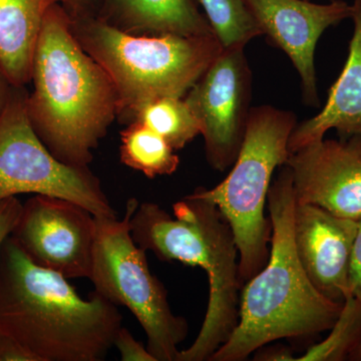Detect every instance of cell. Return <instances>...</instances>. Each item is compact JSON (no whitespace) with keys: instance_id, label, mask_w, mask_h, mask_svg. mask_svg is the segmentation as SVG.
Segmentation results:
<instances>
[{"instance_id":"obj_2","label":"cell","mask_w":361,"mask_h":361,"mask_svg":"<svg viewBox=\"0 0 361 361\" xmlns=\"http://www.w3.org/2000/svg\"><path fill=\"white\" fill-rule=\"evenodd\" d=\"M32 80L27 111L35 133L58 160L87 167L92 149L118 115V92L106 71L78 44L63 4H54L45 16Z\"/></svg>"},{"instance_id":"obj_3","label":"cell","mask_w":361,"mask_h":361,"mask_svg":"<svg viewBox=\"0 0 361 361\" xmlns=\"http://www.w3.org/2000/svg\"><path fill=\"white\" fill-rule=\"evenodd\" d=\"M269 258L241 289L239 322L209 361H243L282 338H310L334 326L343 303L329 300L311 283L293 241L295 197L292 173L284 165L268 193Z\"/></svg>"},{"instance_id":"obj_4","label":"cell","mask_w":361,"mask_h":361,"mask_svg":"<svg viewBox=\"0 0 361 361\" xmlns=\"http://www.w3.org/2000/svg\"><path fill=\"white\" fill-rule=\"evenodd\" d=\"M174 216L151 202L139 204L130 219L133 239L165 262L199 266L209 280L203 324L193 344L177 361L210 360L239 322V251L231 226L216 204L198 192L173 205Z\"/></svg>"},{"instance_id":"obj_24","label":"cell","mask_w":361,"mask_h":361,"mask_svg":"<svg viewBox=\"0 0 361 361\" xmlns=\"http://www.w3.org/2000/svg\"><path fill=\"white\" fill-rule=\"evenodd\" d=\"M0 361H37L13 337L0 331Z\"/></svg>"},{"instance_id":"obj_1","label":"cell","mask_w":361,"mask_h":361,"mask_svg":"<svg viewBox=\"0 0 361 361\" xmlns=\"http://www.w3.org/2000/svg\"><path fill=\"white\" fill-rule=\"evenodd\" d=\"M68 280L7 237L0 247V331L37 361H103L123 316L97 291L82 298Z\"/></svg>"},{"instance_id":"obj_12","label":"cell","mask_w":361,"mask_h":361,"mask_svg":"<svg viewBox=\"0 0 361 361\" xmlns=\"http://www.w3.org/2000/svg\"><path fill=\"white\" fill-rule=\"evenodd\" d=\"M263 35L289 56L302 82L303 99L319 106L314 54L327 28L351 18L353 6L343 0L316 4L310 0H247Z\"/></svg>"},{"instance_id":"obj_22","label":"cell","mask_w":361,"mask_h":361,"mask_svg":"<svg viewBox=\"0 0 361 361\" xmlns=\"http://www.w3.org/2000/svg\"><path fill=\"white\" fill-rule=\"evenodd\" d=\"M23 203L18 197H11L0 202V247L11 236L20 219Z\"/></svg>"},{"instance_id":"obj_10","label":"cell","mask_w":361,"mask_h":361,"mask_svg":"<svg viewBox=\"0 0 361 361\" xmlns=\"http://www.w3.org/2000/svg\"><path fill=\"white\" fill-rule=\"evenodd\" d=\"M96 218L75 202L33 195L11 236L33 262L68 279L92 276Z\"/></svg>"},{"instance_id":"obj_8","label":"cell","mask_w":361,"mask_h":361,"mask_svg":"<svg viewBox=\"0 0 361 361\" xmlns=\"http://www.w3.org/2000/svg\"><path fill=\"white\" fill-rule=\"evenodd\" d=\"M28 94L25 87H14L0 116V202L20 194L47 195L75 202L94 217H116L89 167L66 165L44 146L28 116Z\"/></svg>"},{"instance_id":"obj_13","label":"cell","mask_w":361,"mask_h":361,"mask_svg":"<svg viewBox=\"0 0 361 361\" xmlns=\"http://www.w3.org/2000/svg\"><path fill=\"white\" fill-rule=\"evenodd\" d=\"M357 221L338 217L314 205L295 204L293 241L311 283L337 303L351 296L349 268Z\"/></svg>"},{"instance_id":"obj_15","label":"cell","mask_w":361,"mask_h":361,"mask_svg":"<svg viewBox=\"0 0 361 361\" xmlns=\"http://www.w3.org/2000/svg\"><path fill=\"white\" fill-rule=\"evenodd\" d=\"M101 18L134 35H215L196 0H104Z\"/></svg>"},{"instance_id":"obj_27","label":"cell","mask_w":361,"mask_h":361,"mask_svg":"<svg viewBox=\"0 0 361 361\" xmlns=\"http://www.w3.org/2000/svg\"><path fill=\"white\" fill-rule=\"evenodd\" d=\"M256 360H294L293 355L288 349L281 348V349L274 348L273 350H268L267 353H261Z\"/></svg>"},{"instance_id":"obj_26","label":"cell","mask_w":361,"mask_h":361,"mask_svg":"<svg viewBox=\"0 0 361 361\" xmlns=\"http://www.w3.org/2000/svg\"><path fill=\"white\" fill-rule=\"evenodd\" d=\"M97 0H66V8L71 13H92Z\"/></svg>"},{"instance_id":"obj_25","label":"cell","mask_w":361,"mask_h":361,"mask_svg":"<svg viewBox=\"0 0 361 361\" xmlns=\"http://www.w3.org/2000/svg\"><path fill=\"white\" fill-rule=\"evenodd\" d=\"M14 85L9 82L6 73L0 68V116L4 113V109L6 108L8 104L9 99H11V94H13Z\"/></svg>"},{"instance_id":"obj_18","label":"cell","mask_w":361,"mask_h":361,"mask_svg":"<svg viewBox=\"0 0 361 361\" xmlns=\"http://www.w3.org/2000/svg\"><path fill=\"white\" fill-rule=\"evenodd\" d=\"M132 122L155 130L175 151L185 148L201 134L199 123L183 97H163L147 102L134 111Z\"/></svg>"},{"instance_id":"obj_23","label":"cell","mask_w":361,"mask_h":361,"mask_svg":"<svg viewBox=\"0 0 361 361\" xmlns=\"http://www.w3.org/2000/svg\"><path fill=\"white\" fill-rule=\"evenodd\" d=\"M349 284L351 296L355 297L361 302V218L357 221V233L351 253Z\"/></svg>"},{"instance_id":"obj_9","label":"cell","mask_w":361,"mask_h":361,"mask_svg":"<svg viewBox=\"0 0 361 361\" xmlns=\"http://www.w3.org/2000/svg\"><path fill=\"white\" fill-rule=\"evenodd\" d=\"M252 73L244 49H223L185 101L205 140L207 160L223 172L238 156L250 114Z\"/></svg>"},{"instance_id":"obj_7","label":"cell","mask_w":361,"mask_h":361,"mask_svg":"<svg viewBox=\"0 0 361 361\" xmlns=\"http://www.w3.org/2000/svg\"><path fill=\"white\" fill-rule=\"evenodd\" d=\"M139 204L130 199L122 220L94 217L97 235L90 280L94 291L134 314L157 361H177L189 325L173 312L165 286L149 270L147 252L133 239L130 219Z\"/></svg>"},{"instance_id":"obj_11","label":"cell","mask_w":361,"mask_h":361,"mask_svg":"<svg viewBox=\"0 0 361 361\" xmlns=\"http://www.w3.org/2000/svg\"><path fill=\"white\" fill-rule=\"evenodd\" d=\"M296 204L361 218V135L320 140L289 154Z\"/></svg>"},{"instance_id":"obj_14","label":"cell","mask_w":361,"mask_h":361,"mask_svg":"<svg viewBox=\"0 0 361 361\" xmlns=\"http://www.w3.org/2000/svg\"><path fill=\"white\" fill-rule=\"evenodd\" d=\"M351 18L355 25L345 66L330 87L326 104L317 116L296 126L289 137V154L324 139L336 129L341 137L361 135V0H355Z\"/></svg>"},{"instance_id":"obj_16","label":"cell","mask_w":361,"mask_h":361,"mask_svg":"<svg viewBox=\"0 0 361 361\" xmlns=\"http://www.w3.org/2000/svg\"><path fill=\"white\" fill-rule=\"evenodd\" d=\"M66 0H0V68L14 87L32 80L33 56L45 16Z\"/></svg>"},{"instance_id":"obj_20","label":"cell","mask_w":361,"mask_h":361,"mask_svg":"<svg viewBox=\"0 0 361 361\" xmlns=\"http://www.w3.org/2000/svg\"><path fill=\"white\" fill-rule=\"evenodd\" d=\"M324 341L308 349L298 361H343L361 342V302L349 296Z\"/></svg>"},{"instance_id":"obj_19","label":"cell","mask_w":361,"mask_h":361,"mask_svg":"<svg viewBox=\"0 0 361 361\" xmlns=\"http://www.w3.org/2000/svg\"><path fill=\"white\" fill-rule=\"evenodd\" d=\"M223 49H244L262 30L247 0H196Z\"/></svg>"},{"instance_id":"obj_28","label":"cell","mask_w":361,"mask_h":361,"mask_svg":"<svg viewBox=\"0 0 361 361\" xmlns=\"http://www.w3.org/2000/svg\"><path fill=\"white\" fill-rule=\"evenodd\" d=\"M348 360L361 361V342L360 345H358L357 348L355 349V351L351 353L350 356H349Z\"/></svg>"},{"instance_id":"obj_21","label":"cell","mask_w":361,"mask_h":361,"mask_svg":"<svg viewBox=\"0 0 361 361\" xmlns=\"http://www.w3.org/2000/svg\"><path fill=\"white\" fill-rule=\"evenodd\" d=\"M114 348L118 349L122 361H157L148 348L135 341L133 334L125 327L118 330Z\"/></svg>"},{"instance_id":"obj_5","label":"cell","mask_w":361,"mask_h":361,"mask_svg":"<svg viewBox=\"0 0 361 361\" xmlns=\"http://www.w3.org/2000/svg\"><path fill=\"white\" fill-rule=\"evenodd\" d=\"M70 14L78 44L113 80L125 121L152 99L186 96L223 51L216 35H134L92 13Z\"/></svg>"},{"instance_id":"obj_6","label":"cell","mask_w":361,"mask_h":361,"mask_svg":"<svg viewBox=\"0 0 361 361\" xmlns=\"http://www.w3.org/2000/svg\"><path fill=\"white\" fill-rule=\"evenodd\" d=\"M297 126L291 111L270 106L251 108L245 135L230 174L212 189L198 188L231 226L239 251L242 284L264 267L269 258L270 218L265 205L273 173L286 164L289 137Z\"/></svg>"},{"instance_id":"obj_17","label":"cell","mask_w":361,"mask_h":361,"mask_svg":"<svg viewBox=\"0 0 361 361\" xmlns=\"http://www.w3.org/2000/svg\"><path fill=\"white\" fill-rule=\"evenodd\" d=\"M120 158L123 165L154 179L172 175L179 167V157L161 135L144 123L132 122L121 133Z\"/></svg>"}]
</instances>
